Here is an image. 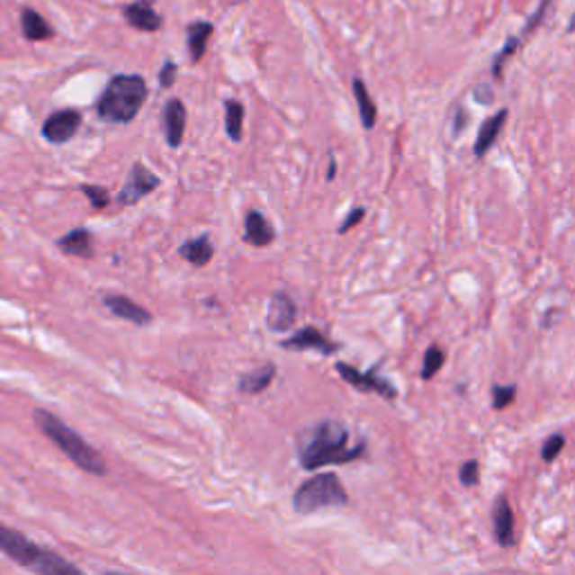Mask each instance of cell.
Wrapping results in <instances>:
<instances>
[{
  "label": "cell",
  "mask_w": 575,
  "mask_h": 575,
  "mask_svg": "<svg viewBox=\"0 0 575 575\" xmlns=\"http://www.w3.org/2000/svg\"><path fill=\"white\" fill-rule=\"evenodd\" d=\"M348 432L337 420H321L303 429L297 438L299 465L303 470H317L333 463H348L364 454V443L348 450Z\"/></svg>",
  "instance_id": "cell-1"
},
{
  "label": "cell",
  "mask_w": 575,
  "mask_h": 575,
  "mask_svg": "<svg viewBox=\"0 0 575 575\" xmlns=\"http://www.w3.org/2000/svg\"><path fill=\"white\" fill-rule=\"evenodd\" d=\"M34 423L40 429V434L45 438H49L76 468L88 474H94V477H103L108 472L103 456L88 441H84L70 425H66L58 416H54L52 411L36 409Z\"/></svg>",
  "instance_id": "cell-2"
},
{
  "label": "cell",
  "mask_w": 575,
  "mask_h": 575,
  "mask_svg": "<svg viewBox=\"0 0 575 575\" xmlns=\"http://www.w3.org/2000/svg\"><path fill=\"white\" fill-rule=\"evenodd\" d=\"M0 553L7 555L13 564L40 575H79L81 569L66 562L54 551L34 544L27 535L16 528H9L0 522Z\"/></svg>",
  "instance_id": "cell-3"
},
{
  "label": "cell",
  "mask_w": 575,
  "mask_h": 575,
  "mask_svg": "<svg viewBox=\"0 0 575 575\" xmlns=\"http://www.w3.org/2000/svg\"><path fill=\"white\" fill-rule=\"evenodd\" d=\"M147 81L139 75H117L108 81L97 102L99 120L108 124H129L147 102Z\"/></svg>",
  "instance_id": "cell-4"
},
{
  "label": "cell",
  "mask_w": 575,
  "mask_h": 575,
  "mask_svg": "<svg viewBox=\"0 0 575 575\" xmlns=\"http://www.w3.org/2000/svg\"><path fill=\"white\" fill-rule=\"evenodd\" d=\"M348 504V495L344 490L337 474L324 472L308 479L294 492V510L299 515H310L321 508H339Z\"/></svg>",
  "instance_id": "cell-5"
},
{
  "label": "cell",
  "mask_w": 575,
  "mask_h": 575,
  "mask_svg": "<svg viewBox=\"0 0 575 575\" xmlns=\"http://www.w3.org/2000/svg\"><path fill=\"white\" fill-rule=\"evenodd\" d=\"M335 371H337V373L342 375L344 382H348L351 387H355L357 391L378 393V396L387 398V400H396L398 389L393 387V384L389 382L387 378H382V375L378 373V366H373L371 371L362 373V371H357L355 366L344 364V362H337V364H335Z\"/></svg>",
  "instance_id": "cell-6"
},
{
  "label": "cell",
  "mask_w": 575,
  "mask_h": 575,
  "mask_svg": "<svg viewBox=\"0 0 575 575\" xmlns=\"http://www.w3.org/2000/svg\"><path fill=\"white\" fill-rule=\"evenodd\" d=\"M160 183L162 180L157 178L153 171H148L142 162H135V165L130 166V174L129 178H126L124 187L117 193V202H120V205H135V202L142 201L144 196L156 192V189L160 187Z\"/></svg>",
  "instance_id": "cell-7"
},
{
  "label": "cell",
  "mask_w": 575,
  "mask_h": 575,
  "mask_svg": "<svg viewBox=\"0 0 575 575\" xmlns=\"http://www.w3.org/2000/svg\"><path fill=\"white\" fill-rule=\"evenodd\" d=\"M81 126V112L72 111V108H63V111L52 112L48 120L43 121V138L49 144H66L76 135Z\"/></svg>",
  "instance_id": "cell-8"
},
{
  "label": "cell",
  "mask_w": 575,
  "mask_h": 575,
  "mask_svg": "<svg viewBox=\"0 0 575 575\" xmlns=\"http://www.w3.org/2000/svg\"><path fill=\"white\" fill-rule=\"evenodd\" d=\"M282 348H286V351H319L324 355H333L339 351V344L330 342L321 330L306 326V328L297 330L292 337L283 339Z\"/></svg>",
  "instance_id": "cell-9"
},
{
  "label": "cell",
  "mask_w": 575,
  "mask_h": 575,
  "mask_svg": "<svg viewBox=\"0 0 575 575\" xmlns=\"http://www.w3.org/2000/svg\"><path fill=\"white\" fill-rule=\"evenodd\" d=\"M294 321H297V306H294L292 297L288 292H274L270 297L268 306V326L274 333H283V330L292 328Z\"/></svg>",
  "instance_id": "cell-10"
},
{
  "label": "cell",
  "mask_w": 575,
  "mask_h": 575,
  "mask_svg": "<svg viewBox=\"0 0 575 575\" xmlns=\"http://www.w3.org/2000/svg\"><path fill=\"white\" fill-rule=\"evenodd\" d=\"M165 124V139L171 148H178L184 139V126H187V108L180 99H169L162 112Z\"/></svg>",
  "instance_id": "cell-11"
},
{
  "label": "cell",
  "mask_w": 575,
  "mask_h": 575,
  "mask_svg": "<svg viewBox=\"0 0 575 575\" xmlns=\"http://www.w3.org/2000/svg\"><path fill=\"white\" fill-rule=\"evenodd\" d=\"M103 306H106L115 317L130 321V324L135 326H147L151 324L153 319V315L147 310V308L138 306L133 299L124 297V294H108V297L103 299Z\"/></svg>",
  "instance_id": "cell-12"
},
{
  "label": "cell",
  "mask_w": 575,
  "mask_h": 575,
  "mask_svg": "<svg viewBox=\"0 0 575 575\" xmlns=\"http://www.w3.org/2000/svg\"><path fill=\"white\" fill-rule=\"evenodd\" d=\"M124 18L142 31H157L162 27V16L153 9L151 0H138L124 7Z\"/></svg>",
  "instance_id": "cell-13"
},
{
  "label": "cell",
  "mask_w": 575,
  "mask_h": 575,
  "mask_svg": "<svg viewBox=\"0 0 575 575\" xmlns=\"http://www.w3.org/2000/svg\"><path fill=\"white\" fill-rule=\"evenodd\" d=\"M492 519H495V537L499 546H504V549L515 546V517L506 497H497Z\"/></svg>",
  "instance_id": "cell-14"
},
{
  "label": "cell",
  "mask_w": 575,
  "mask_h": 575,
  "mask_svg": "<svg viewBox=\"0 0 575 575\" xmlns=\"http://www.w3.org/2000/svg\"><path fill=\"white\" fill-rule=\"evenodd\" d=\"M243 241L250 243L255 247H265L274 241V229L273 225L265 220V216L261 211L252 210L246 216V234H243Z\"/></svg>",
  "instance_id": "cell-15"
},
{
  "label": "cell",
  "mask_w": 575,
  "mask_h": 575,
  "mask_svg": "<svg viewBox=\"0 0 575 575\" xmlns=\"http://www.w3.org/2000/svg\"><path fill=\"white\" fill-rule=\"evenodd\" d=\"M506 120H508V111L504 108V111L495 112V115L488 117V120L483 121L481 129H479L477 142H474V156L483 157L488 151H490L492 144H495L497 138H499L501 129H504Z\"/></svg>",
  "instance_id": "cell-16"
},
{
  "label": "cell",
  "mask_w": 575,
  "mask_h": 575,
  "mask_svg": "<svg viewBox=\"0 0 575 575\" xmlns=\"http://www.w3.org/2000/svg\"><path fill=\"white\" fill-rule=\"evenodd\" d=\"M57 247L63 252V255L81 256V259H93V237H90L88 229L84 228L72 229V232H67L66 237L58 238Z\"/></svg>",
  "instance_id": "cell-17"
},
{
  "label": "cell",
  "mask_w": 575,
  "mask_h": 575,
  "mask_svg": "<svg viewBox=\"0 0 575 575\" xmlns=\"http://www.w3.org/2000/svg\"><path fill=\"white\" fill-rule=\"evenodd\" d=\"M21 27H22V36L27 40H48L54 36V30L49 27V22L40 16L36 9L25 7L21 12Z\"/></svg>",
  "instance_id": "cell-18"
},
{
  "label": "cell",
  "mask_w": 575,
  "mask_h": 575,
  "mask_svg": "<svg viewBox=\"0 0 575 575\" xmlns=\"http://www.w3.org/2000/svg\"><path fill=\"white\" fill-rule=\"evenodd\" d=\"M178 255L183 256L184 261H189L192 265L202 268V265H207L211 259H214V246H211L210 237H198V238H192V241L183 243Z\"/></svg>",
  "instance_id": "cell-19"
},
{
  "label": "cell",
  "mask_w": 575,
  "mask_h": 575,
  "mask_svg": "<svg viewBox=\"0 0 575 575\" xmlns=\"http://www.w3.org/2000/svg\"><path fill=\"white\" fill-rule=\"evenodd\" d=\"M274 373H277V366L270 362V364L261 366V369L252 371V373H246L241 380H238V391L250 393V396H256V393H264L265 389L273 384Z\"/></svg>",
  "instance_id": "cell-20"
},
{
  "label": "cell",
  "mask_w": 575,
  "mask_h": 575,
  "mask_svg": "<svg viewBox=\"0 0 575 575\" xmlns=\"http://www.w3.org/2000/svg\"><path fill=\"white\" fill-rule=\"evenodd\" d=\"M353 94H355L357 108H360L362 126H364L366 130H371L375 126V121H378V106L373 103V99H371L369 90H366L364 81H362L360 76L353 79Z\"/></svg>",
  "instance_id": "cell-21"
},
{
  "label": "cell",
  "mask_w": 575,
  "mask_h": 575,
  "mask_svg": "<svg viewBox=\"0 0 575 575\" xmlns=\"http://www.w3.org/2000/svg\"><path fill=\"white\" fill-rule=\"evenodd\" d=\"M211 31H214V25L207 21H198L189 25L187 43H189V54H192V63H198L202 57H205L207 40H210Z\"/></svg>",
  "instance_id": "cell-22"
},
{
  "label": "cell",
  "mask_w": 575,
  "mask_h": 575,
  "mask_svg": "<svg viewBox=\"0 0 575 575\" xmlns=\"http://www.w3.org/2000/svg\"><path fill=\"white\" fill-rule=\"evenodd\" d=\"M243 117H246V108L237 99H228L225 102V129H228V138L232 142H241L243 138Z\"/></svg>",
  "instance_id": "cell-23"
},
{
  "label": "cell",
  "mask_w": 575,
  "mask_h": 575,
  "mask_svg": "<svg viewBox=\"0 0 575 575\" xmlns=\"http://www.w3.org/2000/svg\"><path fill=\"white\" fill-rule=\"evenodd\" d=\"M445 364V351L441 346H429L425 351V360H423V371H420V378L423 380H432L438 371Z\"/></svg>",
  "instance_id": "cell-24"
},
{
  "label": "cell",
  "mask_w": 575,
  "mask_h": 575,
  "mask_svg": "<svg viewBox=\"0 0 575 575\" xmlns=\"http://www.w3.org/2000/svg\"><path fill=\"white\" fill-rule=\"evenodd\" d=\"M515 396H517V387L515 384H495L492 387V407L495 409H504L510 402H515Z\"/></svg>",
  "instance_id": "cell-25"
},
{
  "label": "cell",
  "mask_w": 575,
  "mask_h": 575,
  "mask_svg": "<svg viewBox=\"0 0 575 575\" xmlns=\"http://www.w3.org/2000/svg\"><path fill=\"white\" fill-rule=\"evenodd\" d=\"M81 192L88 196L90 205H93L94 210H103V207H108V202H111V193H108L106 187H97V184H81Z\"/></svg>",
  "instance_id": "cell-26"
},
{
  "label": "cell",
  "mask_w": 575,
  "mask_h": 575,
  "mask_svg": "<svg viewBox=\"0 0 575 575\" xmlns=\"http://www.w3.org/2000/svg\"><path fill=\"white\" fill-rule=\"evenodd\" d=\"M564 443H567V438H564L562 434H553V436L546 438L544 445H542V459H544V463H551V461L558 459Z\"/></svg>",
  "instance_id": "cell-27"
},
{
  "label": "cell",
  "mask_w": 575,
  "mask_h": 575,
  "mask_svg": "<svg viewBox=\"0 0 575 575\" xmlns=\"http://www.w3.org/2000/svg\"><path fill=\"white\" fill-rule=\"evenodd\" d=\"M517 48H519V39H510L508 43H506V48L497 54L495 63H492V75H495V79H501V67H504V63L508 61L515 52H517Z\"/></svg>",
  "instance_id": "cell-28"
},
{
  "label": "cell",
  "mask_w": 575,
  "mask_h": 575,
  "mask_svg": "<svg viewBox=\"0 0 575 575\" xmlns=\"http://www.w3.org/2000/svg\"><path fill=\"white\" fill-rule=\"evenodd\" d=\"M459 479H461V483H463L465 488L479 486V479H481V470H479L477 461H468V463L461 465Z\"/></svg>",
  "instance_id": "cell-29"
},
{
  "label": "cell",
  "mask_w": 575,
  "mask_h": 575,
  "mask_svg": "<svg viewBox=\"0 0 575 575\" xmlns=\"http://www.w3.org/2000/svg\"><path fill=\"white\" fill-rule=\"evenodd\" d=\"M175 76H178V66H175L174 61H166L165 66H162L160 76H157V79H160L162 88H171V85L175 84Z\"/></svg>",
  "instance_id": "cell-30"
},
{
  "label": "cell",
  "mask_w": 575,
  "mask_h": 575,
  "mask_svg": "<svg viewBox=\"0 0 575 575\" xmlns=\"http://www.w3.org/2000/svg\"><path fill=\"white\" fill-rule=\"evenodd\" d=\"M364 214H366V211H364V207H355V210H353V211H348L346 220H344V223H342V225H339V228H337V232H339V234H346V232H348V229H353V228H355V225H357V223H360V220H362V219H364Z\"/></svg>",
  "instance_id": "cell-31"
},
{
  "label": "cell",
  "mask_w": 575,
  "mask_h": 575,
  "mask_svg": "<svg viewBox=\"0 0 575 575\" xmlns=\"http://www.w3.org/2000/svg\"><path fill=\"white\" fill-rule=\"evenodd\" d=\"M549 4H551V0H542V4H540V7H537V12L533 13L531 18H528V22H526V34H531V31L537 27V22H540L542 18H544L546 7H549Z\"/></svg>",
  "instance_id": "cell-32"
},
{
  "label": "cell",
  "mask_w": 575,
  "mask_h": 575,
  "mask_svg": "<svg viewBox=\"0 0 575 575\" xmlns=\"http://www.w3.org/2000/svg\"><path fill=\"white\" fill-rule=\"evenodd\" d=\"M335 178V162L330 160V165H328V180H333Z\"/></svg>",
  "instance_id": "cell-33"
}]
</instances>
